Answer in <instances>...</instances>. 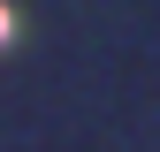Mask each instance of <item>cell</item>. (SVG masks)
<instances>
[{
	"label": "cell",
	"mask_w": 160,
	"mask_h": 152,
	"mask_svg": "<svg viewBox=\"0 0 160 152\" xmlns=\"http://www.w3.org/2000/svg\"><path fill=\"white\" fill-rule=\"evenodd\" d=\"M0 38H8V8H0Z\"/></svg>",
	"instance_id": "1"
}]
</instances>
